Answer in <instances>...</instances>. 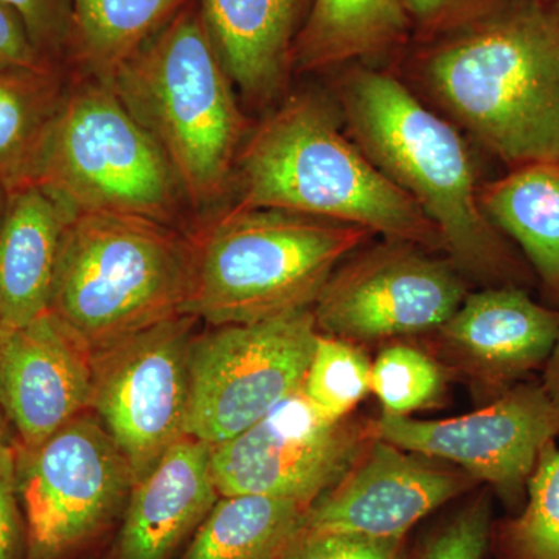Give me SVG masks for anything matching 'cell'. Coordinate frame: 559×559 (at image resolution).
Returning a JSON list of instances; mask_svg holds the SVG:
<instances>
[{
	"instance_id": "cell-21",
	"label": "cell",
	"mask_w": 559,
	"mask_h": 559,
	"mask_svg": "<svg viewBox=\"0 0 559 559\" xmlns=\"http://www.w3.org/2000/svg\"><path fill=\"white\" fill-rule=\"evenodd\" d=\"M409 24L401 0H314L290 61L316 70L373 57L396 46Z\"/></svg>"
},
{
	"instance_id": "cell-8",
	"label": "cell",
	"mask_w": 559,
	"mask_h": 559,
	"mask_svg": "<svg viewBox=\"0 0 559 559\" xmlns=\"http://www.w3.org/2000/svg\"><path fill=\"white\" fill-rule=\"evenodd\" d=\"M318 334L312 308L194 334L186 436L215 447L266 417L301 389Z\"/></svg>"
},
{
	"instance_id": "cell-36",
	"label": "cell",
	"mask_w": 559,
	"mask_h": 559,
	"mask_svg": "<svg viewBox=\"0 0 559 559\" xmlns=\"http://www.w3.org/2000/svg\"><path fill=\"white\" fill-rule=\"evenodd\" d=\"M9 187L0 182V215H2L3 207H5L7 197H9Z\"/></svg>"
},
{
	"instance_id": "cell-30",
	"label": "cell",
	"mask_w": 559,
	"mask_h": 559,
	"mask_svg": "<svg viewBox=\"0 0 559 559\" xmlns=\"http://www.w3.org/2000/svg\"><path fill=\"white\" fill-rule=\"evenodd\" d=\"M511 0H401L411 22L426 35L447 36L484 20Z\"/></svg>"
},
{
	"instance_id": "cell-31",
	"label": "cell",
	"mask_w": 559,
	"mask_h": 559,
	"mask_svg": "<svg viewBox=\"0 0 559 559\" xmlns=\"http://www.w3.org/2000/svg\"><path fill=\"white\" fill-rule=\"evenodd\" d=\"M27 558V532L17 491L16 447L0 441V559Z\"/></svg>"
},
{
	"instance_id": "cell-15",
	"label": "cell",
	"mask_w": 559,
	"mask_h": 559,
	"mask_svg": "<svg viewBox=\"0 0 559 559\" xmlns=\"http://www.w3.org/2000/svg\"><path fill=\"white\" fill-rule=\"evenodd\" d=\"M94 352L51 311L0 326V409L14 444L38 447L91 411Z\"/></svg>"
},
{
	"instance_id": "cell-34",
	"label": "cell",
	"mask_w": 559,
	"mask_h": 559,
	"mask_svg": "<svg viewBox=\"0 0 559 559\" xmlns=\"http://www.w3.org/2000/svg\"><path fill=\"white\" fill-rule=\"evenodd\" d=\"M546 377H544V388L550 393L551 399L559 406V337L555 345L554 353L547 360Z\"/></svg>"
},
{
	"instance_id": "cell-25",
	"label": "cell",
	"mask_w": 559,
	"mask_h": 559,
	"mask_svg": "<svg viewBox=\"0 0 559 559\" xmlns=\"http://www.w3.org/2000/svg\"><path fill=\"white\" fill-rule=\"evenodd\" d=\"M499 559H559V450L551 441L514 516L492 530Z\"/></svg>"
},
{
	"instance_id": "cell-9",
	"label": "cell",
	"mask_w": 559,
	"mask_h": 559,
	"mask_svg": "<svg viewBox=\"0 0 559 559\" xmlns=\"http://www.w3.org/2000/svg\"><path fill=\"white\" fill-rule=\"evenodd\" d=\"M16 463L25 559L83 549L120 516L134 487L130 462L91 411L38 447H16Z\"/></svg>"
},
{
	"instance_id": "cell-14",
	"label": "cell",
	"mask_w": 559,
	"mask_h": 559,
	"mask_svg": "<svg viewBox=\"0 0 559 559\" xmlns=\"http://www.w3.org/2000/svg\"><path fill=\"white\" fill-rule=\"evenodd\" d=\"M473 477L377 439L308 510L304 528L404 539L423 518L463 495Z\"/></svg>"
},
{
	"instance_id": "cell-12",
	"label": "cell",
	"mask_w": 559,
	"mask_h": 559,
	"mask_svg": "<svg viewBox=\"0 0 559 559\" xmlns=\"http://www.w3.org/2000/svg\"><path fill=\"white\" fill-rule=\"evenodd\" d=\"M371 429L401 450L459 466L495 488L518 513L540 454L559 433V406L544 384H520L473 414L447 419L382 414Z\"/></svg>"
},
{
	"instance_id": "cell-5",
	"label": "cell",
	"mask_w": 559,
	"mask_h": 559,
	"mask_svg": "<svg viewBox=\"0 0 559 559\" xmlns=\"http://www.w3.org/2000/svg\"><path fill=\"white\" fill-rule=\"evenodd\" d=\"M109 84L164 151L187 202L218 201L246 123L201 11L180 10Z\"/></svg>"
},
{
	"instance_id": "cell-3",
	"label": "cell",
	"mask_w": 559,
	"mask_h": 559,
	"mask_svg": "<svg viewBox=\"0 0 559 559\" xmlns=\"http://www.w3.org/2000/svg\"><path fill=\"white\" fill-rule=\"evenodd\" d=\"M341 100L353 142L417 202L460 266L513 285L520 264L480 207L473 159L455 128L374 70L349 73Z\"/></svg>"
},
{
	"instance_id": "cell-32",
	"label": "cell",
	"mask_w": 559,
	"mask_h": 559,
	"mask_svg": "<svg viewBox=\"0 0 559 559\" xmlns=\"http://www.w3.org/2000/svg\"><path fill=\"white\" fill-rule=\"evenodd\" d=\"M0 5L21 17L40 55L57 50L69 36L72 11L68 0H0Z\"/></svg>"
},
{
	"instance_id": "cell-2",
	"label": "cell",
	"mask_w": 559,
	"mask_h": 559,
	"mask_svg": "<svg viewBox=\"0 0 559 559\" xmlns=\"http://www.w3.org/2000/svg\"><path fill=\"white\" fill-rule=\"evenodd\" d=\"M235 170L240 207L285 210L444 248L436 224L345 138L322 98L285 103L253 132Z\"/></svg>"
},
{
	"instance_id": "cell-27",
	"label": "cell",
	"mask_w": 559,
	"mask_h": 559,
	"mask_svg": "<svg viewBox=\"0 0 559 559\" xmlns=\"http://www.w3.org/2000/svg\"><path fill=\"white\" fill-rule=\"evenodd\" d=\"M443 388L439 364L414 345H389L371 364L370 392L380 401L382 414L409 417L428 409L436 406Z\"/></svg>"
},
{
	"instance_id": "cell-16",
	"label": "cell",
	"mask_w": 559,
	"mask_h": 559,
	"mask_svg": "<svg viewBox=\"0 0 559 559\" xmlns=\"http://www.w3.org/2000/svg\"><path fill=\"white\" fill-rule=\"evenodd\" d=\"M452 358L496 396L547 364L559 337V311L518 286L471 294L439 329Z\"/></svg>"
},
{
	"instance_id": "cell-20",
	"label": "cell",
	"mask_w": 559,
	"mask_h": 559,
	"mask_svg": "<svg viewBox=\"0 0 559 559\" xmlns=\"http://www.w3.org/2000/svg\"><path fill=\"white\" fill-rule=\"evenodd\" d=\"M479 201L489 223L520 245L559 301V162L513 168L484 187Z\"/></svg>"
},
{
	"instance_id": "cell-23",
	"label": "cell",
	"mask_w": 559,
	"mask_h": 559,
	"mask_svg": "<svg viewBox=\"0 0 559 559\" xmlns=\"http://www.w3.org/2000/svg\"><path fill=\"white\" fill-rule=\"evenodd\" d=\"M190 0H72L70 33L92 79L110 83Z\"/></svg>"
},
{
	"instance_id": "cell-28",
	"label": "cell",
	"mask_w": 559,
	"mask_h": 559,
	"mask_svg": "<svg viewBox=\"0 0 559 559\" xmlns=\"http://www.w3.org/2000/svg\"><path fill=\"white\" fill-rule=\"evenodd\" d=\"M492 530L491 498L485 491L430 538L419 559H481Z\"/></svg>"
},
{
	"instance_id": "cell-24",
	"label": "cell",
	"mask_w": 559,
	"mask_h": 559,
	"mask_svg": "<svg viewBox=\"0 0 559 559\" xmlns=\"http://www.w3.org/2000/svg\"><path fill=\"white\" fill-rule=\"evenodd\" d=\"M62 100L47 70L0 69V182H28Z\"/></svg>"
},
{
	"instance_id": "cell-26",
	"label": "cell",
	"mask_w": 559,
	"mask_h": 559,
	"mask_svg": "<svg viewBox=\"0 0 559 559\" xmlns=\"http://www.w3.org/2000/svg\"><path fill=\"white\" fill-rule=\"evenodd\" d=\"M370 370L358 344L319 333L301 390L326 417L347 418L370 392Z\"/></svg>"
},
{
	"instance_id": "cell-10",
	"label": "cell",
	"mask_w": 559,
	"mask_h": 559,
	"mask_svg": "<svg viewBox=\"0 0 559 559\" xmlns=\"http://www.w3.org/2000/svg\"><path fill=\"white\" fill-rule=\"evenodd\" d=\"M197 322L176 316L94 353L91 412L130 462L134 485L186 436Z\"/></svg>"
},
{
	"instance_id": "cell-17",
	"label": "cell",
	"mask_w": 559,
	"mask_h": 559,
	"mask_svg": "<svg viewBox=\"0 0 559 559\" xmlns=\"http://www.w3.org/2000/svg\"><path fill=\"white\" fill-rule=\"evenodd\" d=\"M218 499L209 444L183 436L132 487L114 559H171Z\"/></svg>"
},
{
	"instance_id": "cell-7",
	"label": "cell",
	"mask_w": 559,
	"mask_h": 559,
	"mask_svg": "<svg viewBox=\"0 0 559 559\" xmlns=\"http://www.w3.org/2000/svg\"><path fill=\"white\" fill-rule=\"evenodd\" d=\"M33 182L80 212L176 227L186 194L164 151L114 87L92 79L62 95Z\"/></svg>"
},
{
	"instance_id": "cell-11",
	"label": "cell",
	"mask_w": 559,
	"mask_h": 559,
	"mask_svg": "<svg viewBox=\"0 0 559 559\" xmlns=\"http://www.w3.org/2000/svg\"><path fill=\"white\" fill-rule=\"evenodd\" d=\"M373 440L371 421L331 419L299 389L249 429L210 447V463L219 496H267L311 507Z\"/></svg>"
},
{
	"instance_id": "cell-4",
	"label": "cell",
	"mask_w": 559,
	"mask_h": 559,
	"mask_svg": "<svg viewBox=\"0 0 559 559\" xmlns=\"http://www.w3.org/2000/svg\"><path fill=\"white\" fill-rule=\"evenodd\" d=\"M370 230L275 209L235 205L189 235L187 314L212 326L310 310Z\"/></svg>"
},
{
	"instance_id": "cell-29",
	"label": "cell",
	"mask_w": 559,
	"mask_h": 559,
	"mask_svg": "<svg viewBox=\"0 0 559 559\" xmlns=\"http://www.w3.org/2000/svg\"><path fill=\"white\" fill-rule=\"evenodd\" d=\"M280 559H411L404 539L301 528Z\"/></svg>"
},
{
	"instance_id": "cell-1",
	"label": "cell",
	"mask_w": 559,
	"mask_h": 559,
	"mask_svg": "<svg viewBox=\"0 0 559 559\" xmlns=\"http://www.w3.org/2000/svg\"><path fill=\"white\" fill-rule=\"evenodd\" d=\"M421 75L441 108L500 160L559 162V0H511L443 36Z\"/></svg>"
},
{
	"instance_id": "cell-19",
	"label": "cell",
	"mask_w": 559,
	"mask_h": 559,
	"mask_svg": "<svg viewBox=\"0 0 559 559\" xmlns=\"http://www.w3.org/2000/svg\"><path fill=\"white\" fill-rule=\"evenodd\" d=\"M202 20L230 80L261 100L293 60L304 0H201Z\"/></svg>"
},
{
	"instance_id": "cell-22",
	"label": "cell",
	"mask_w": 559,
	"mask_h": 559,
	"mask_svg": "<svg viewBox=\"0 0 559 559\" xmlns=\"http://www.w3.org/2000/svg\"><path fill=\"white\" fill-rule=\"evenodd\" d=\"M310 506L267 496H219L182 559H280Z\"/></svg>"
},
{
	"instance_id": "cell-18",
	"label": "cell",
	"mask_w": 559,
	"mask_h": 559,
	"mask_svg": "<svg viewBox=\"0 0 559 559\" xmlns=\"http://www.w3.org/2000/svg\"><path fill=\"white\" fill-rule=\"evenodd\" d=\"M76 212L38 182L11 187L0 215V326L50 310L62 242Z\"/></svg>"
},
{
	"instance_id": "cell-35",
	"label": "cell",
	"mask_w": 559,
	"mask_h": 559,
	"mask_svg": "<svg viewBox=\"0 0 559 559\" xmlns=\"http://www.w3.org/2000/svg\"><path fill=\"white\" fill-rule=\"evenodd\" d=\"M0 441L2 443H14L13 432H11L9 421H7L2 409H0Z\"/></svg>"
},
{
	"instance_id": "cell-13",
	"label": "cell",
	"mask_w": 559,
	"mask_h": 559,
	"mask_svg": "<svg viewBox=\"0 0 559 559\" xmlns=\"http://www.w3.org/2000/svg\"><path fill=\"white\" fill-rule=\"evenodd\" d=\"M465 297L451 264L393 241L337 267L312 314L319 333L360 344L439 330Z\"/></svg>"
},
{
	"instance_id": "cell-33",
	"label": "cell",
	"mask_w": 559,
	"mask_h": 559,
	"mask_svg": "<svg viewBox=\"0 0 559 559\" xmlns=\"http://www.w3.org/2000/svg\"><path fill=\"white\" fill-rule=\"evenodd\" d=\"M0 69L47 70L16 13L0 5Z\"/></svg>"
},
{
	"instance_id": "cell-6",
	"label": "cell",
	"mask_w": 559,
	"mask_h": 559,
	"mask_svg": "<svg viewBox=\"0 0 559 559\" xmlns=\"http://www.w3.org/2000/svg\"><path fill=\"white\" fill-rule=\"evenodd\" d=\"M189 235L156 221L76 213L62 242L50 310L92 349L187 314Z\"/></svg>"
}]
</instances>
